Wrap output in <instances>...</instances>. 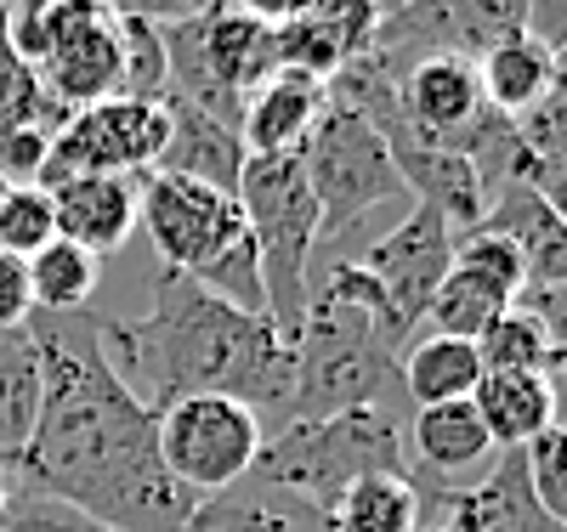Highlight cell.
<instances>
[{"label": "cell", "mask_w": 567, "mask_h": 532, "mask_svg": "<svg viewBox=\"0 0 567 532\" xmlns=\"http://www.w3.org/2000/svg\"><path fill=\"white\" fill-rule=\"evenodd\" d=\"M136 176H74L45 187L52 192V216H58V238L80 244L85 255H114L125 250V238L136 232Z\"/></svg>", "instance_id": "15"}, {"label": "cell", "mask_w": 567, "mask_h": 532, "mask_svg": "<svg viewBox=\"0 0 567 532\" xmlns=\"http://www.w3.org/2000/svg\"><path fill=\"white\" fill-rule=\"evenodd\" d=\"M403 425L409 419H398L386 408H347V414H329V419L278 425L272 437H261L250 476L272 481L284 493H301L307 504H318L329 515V504H336L358 476H374V470L414 476Z\"/></svg>", "instance_id": "4"}, {"label": "cell", "mask_w": 567, "mask_h": 532, "mask_svg": "<svg viewBox=\"0 0 567 532\" xmlns=\"http://www.w3.org/2000/svg\"><path fill=\"white\" fill-rule=\"evenodd\" d=\"M432 526V499L403 470L358 476L352 488L329 504V532H425Z\"/></svg>", "instance_id": "18"}, {"label": "cell", "mask_w": 567, "mask_h": 532, "mask_svg": "<svg viewBox=\"0 0 567 532\" xmlns=\"http://www.w3.org/2000/svg\"><path fill=\"white\" fill-rule=\"evenodd\" d=\"M528 34L550 52H567V0H528Z\"/></svg>", "instance_id": "37"}, {"label": "cell", "mask_w": 567, "mask_h": 532, "mask_svg": "<svg viewBox=\"0 0 567 532\" xmlns=\"http://www.w3.org/2000/svg\"><path fill=\"white\" fill-rule=\"evenodd\" d=\"M296 159H301V170L312 181V199H318V238H341L369 210H381L392 199H409L381 131L347 103H323L307 148Z\"/></svg>", "instance_id": "6"}, {"label": "cell", "mask_w": 567, "mask_h": 532, "mask_svg": "<svg viewBox=\"0 0 567 532\" xmlns=\"http://www.w3.org/2000/svg\"><path fill=\"white\" fill-rule=\"evenodd\" d=\"M159 108H165V154H159L154 170L205 181V187L227 192V199H239V176L250 165L239 131L199 114V108H187V103H176V96H159Z\"/></svg>", "instance_id": "13"}, {"label": "cell", "mask_w": 567, "mask_h": 532, "mask_svg": "<svg viewBox=\"0 0 567 532\" xmlns=\"http://www.w3.org/2000/svg\"><path fill=\"white\" fill-rule=\"evenodd\" d=\"M443 532H454V526H449V521H443Z\"/></svg>", "instance_id": "47"}, {"label": "cell", "mask_w": 567, "mask_h": 532, "mask_svg": "<svg viewBox=\"0 0 567 532\" xmlns=\"http://www.w3.org/2000/svg\"><path fill=\"white\" fill-rule=\"evenodd\" d=\"M0 510H7V465H0Z\"/></svg>", "instance_id": "44"}, {"label": "cell", "mask_w": 567, "mask_h": 532, "mask_svg": "<svg viewBox=\"0 0 567 532\" xmlns=\"http://www.w3.org/2000/svg\"><path fill=\"white\" fill-rule=\"evenodd\" d=\"M414 334L398 323L386 295L374 289V278L358 261L329 267L323 283H312L307 317L296 328V385H290V408L278 425L296 419H329L347 408H386L409 419L414 408L403 403V379L398 363L409 352Z\"/></svg>", "instance_id": "3"}, {"label": "cell", "mask_w": 567, "mask_h": 532, "mask_svg": "<svg viewBox=\"0 0 567 532\" xmlns=\"http://www.w3.org/2000/svg\"><path fill=\"white\" fill-rule=\"evenodd\" d=\"M392 96H398V119L420 136V142H437V148H460V136L477 125V114L488 108L483 103V80H477V63L471 58H425L414 63L409 74L392 80Z\"/></svg>", "instance_id": "11"}, {"label": "cell", "mask_w": 567, "mask_h": 532, "mask_svg": "<svg viewBox=\"0 0 567 532\" xmlns=\"http://www.w3.org/2000/svg\"><path fill=\"white\" fill-rule=\"evenodd\" d=\"M443 521L454 532H561L534 499L523 448H505L499 459H488V470L443 504Z\"/></svg>", "instance_id": "12"}, {"label": "cell", "mask_w": 567, "mask_h": 532, "mask_svg": "<svg viewBox=\"0 0 567 532\" xmlns=\"http://www.w3.org/2000/svg\"><path fill=\"white\" fill-rule=\"evenodd\" d=\"M545 379H550V425L567 430V363H550Z\"/></svg>", "instance_id": "39"}, {"label": "cell", "mask_w": 567, "mask_h": 532, "mask_svg": "<svg viewBox=\"0 0 567 532\" xmlns=\"http://www.w3.org/2000/svg\"><path fill=\"white\" fill-rule=\"evenodd\" d=\"M449 23L460 34V52L477 63L488 45L511 40V34H528V0H443Z\"/></svg>", "instance_id": "29"}, {"label": "cell", "mask_w": 567, "mask_h": 532, "mask_svg": "<svg viewBox=\"0 0 567 532\" xmlns=\"http://www.w3.org/2000/svg\"><path fill=\"white\" fill-rule=\"evenodd\" d=\"M23 125H40V131L58 136V131L69 125V108L40 85L34 63L18 58L12 29H7V0H0V136H7V131H23Z\"/></svg>", "instance_id": "23"}, {"label": "cell", "mask_w": 567, "mask_h": 532, "mask_svg": "<svg viewBox=\"0 0 567 532\" xmlns=\"http://www.w3.org/2000/svg\"><path fill=\"white\" fill-rule=\"evenodd\" d=\"M0 532H103L85 510L40 493V488H23V481L7 476V510H0Z\"/></svg>", "instance_id": "31"}, {"label": "cell", "mask_w": 567, "mask_h": 532, "mask_svg": "<svg viewBox=\"0 0 567 532\" xmlns=\"http://www.w3.org/2000/svg\"><path fill=\"white\" fill-rule=\"evenodd\" d=\"M539 192H545V205L561 216V227H567V170H550V176L539 181Z\"/></svg>", "instance_id": "40"}, {"label": "cell", "mask_w": 567, "mask_h": 532, "mask_svg": "<svg viewBox=\"0 0 567 532\" xmlns=\"http://www.w3.org/2000/svg\"><path fill=\"white\" fill-rule=\"evenodd\" d=\"M477 80H483V103L494 114L523 119L556 91V52L539 45L534 34H511L477 58Z\"/></svg>", "instance_id": "19"}, {"label": "cell", "mask_w": 567, "mask_h": 532, "mask_svg": "<svg viewBox=\"0 0 567 532\" xmlns=\"http://www.w3.org/2000/svg\"><path fill=\"white\" fill-rule=\"evenodd\" d=\"M301 18L336 45L341 63H358L374 45V29H381V7L374 0H307Z\"/></svg>", "instance_id": "30"}, {"label": "cell", "mask_w": 567, "mask_h": 532, "mask_svg": "<svg viewBox=\"0 0 567 532\" xmlns=\"http://www.w3.org/2000/svg\"><path fill=\"white\" fill-rule=\"evenodd\" d=\"M120 379L154 414L187 397H233L284 419L296 385L290 341L261 317L216 301L182 272L154 278V301L136 323H103Z\"/></svg>", "instance_id": "2"}, {"label": "cell", "mask_w": 567, "mask_h": 532, "mask_svg": "<svg viewBox=\"0 0 567 532\" xmlns=\"http://www.w3.org/2000/svg\"><path fill=\"white\" fill-rule=\"evenodd\" d=\"M374 7H381V18H386V12H398V7H409V0H374Z\"/></svg>", "instance_id": "41"}, {"label": "cell", "mask_w": 567, "mask_h": 532, "mask_svg": "<svg viewBox=\"0 0 567 532\" xmlns=\"http://www.w3.org/2000/svg\"><path fill=\"white\" fill-rule=\"evenodd\" d=\"M567 80V52H556V85Z\"/></svg>", "instance_id": "43"}, {"label": "cell", "mask_w": 567, "mask_h": 532, "mask_svg": "<svg viewBox=\"0 0 567 532\" xmlns=\"http://www.w3.org/2000/svg\"><path fill=\"white\" fill-rule=\"evenodd\" d=\"M398 379H403V403L409 408H443V403H465L483 379V363H477V346L471 341H449V334H414L403 363H398Z\"/></svg>", "instance_id": "20"}, {"label": "cell", "mask_w": 567, "mask_h": 532, "mask_svg": "<svg viewBox=\"0 0 567 532\" xmlns=\"http://www.w3.org/2000/svg\"><path fill=\"white\" fill-rule=\"evenodd\" d=\"M136 221L159 255V272H182V278H199L245 238L239 199H227V192L205 181H187V176H159V170L142 176Z\"/></svg>", "instance_id": "8"}, {"label": "cell", "mask_w": 567, "mask_h": 532, "mask_svg": "<svg viewBox=\"0 0 567 532\" xmlns=\"http://www.w3.org/2000/svg\"><path fill=\"white\" fill-rule=\"evenodd\" d=\"M103 12H114L109 0H18V7H7V29H12L18 58L40 63L69 29H80L85 18H103Z\"/></svg>", "instance_id": "26"}, {"label": "cell", "mask_w": 567, "mask_h": 532, "mask_svg": "<svg viewBox=\"0 0 567 532\" xmlns=\"http://www.w3.org/2000/svg\"><path fill=\"white\" fill-rule=\"evenodd\" d=\"M550 363H567V346H556V352H550Z\"/></svg>", "instance_id": "45"}, {"label": "cell", "mask_w": 567, "mask_h": 532, "mask_svg": "<svg viewBox=\"0 0 567 532\" xmlns=\"http://www.w3.org/2000/svg\"><path fill=\"white\" fill-rule=\"evenodd\" d=\"M34 74L69 114L120 96V23H114V12L85 18L80 29H69L52 52L34 63Z\"/></svg>", "instance_id": "14"}, {"label": "cell", "mask_w": 567, "mask_h": 532, "mask_svg": "<svg viewBox=\"0 0 567 532\" xmlns=\"http://www.w3.org/2000/svg\"><path fill=\"white\" fill-rule=\"evenodd\" d=\"M45 403L29 448L7 465L12 481L85 510L103 532H182L194 493L159 459V414L120 379L103 317L34 312Z\"/></svg>", "instance_id": "1"}, {"label": "cell", "mask_w": 567, "mask_h": 532, "mask_svg": "<svg viewBox=\"0 0 567 532\" xmlns=\"http://www.w3.org/2000/svg\"><path fill=\"white\" fill-rule=\"evenodd\" d=\"M516 131H523L528 154L539 159V170H545V176H550V170H567V80L545 96V103H539L534 114L516 119Z\"/></svg>", "instance_id": "34"}, {"label": "cell", "mask_w": 567, "mask_h": 532, "mask_svg": "<svg viewBox=\"0 0 567 532\" xmlns=\"http://www.w3.org/2000/svg\"><path fill=\"white\" fill-rule=\"evenodd\" d=\"M227 7H233V12H245V18H256V23H267V29H278V23L301 18L307 0H227Z\"/></svg>", "instance_id": "38"}, {"label": "cell", "mask_w": 567, "mask_h": 532, "mask_svg": "<svg viewBox=\"0 0 567 532\" xmlns=\"http://www.w3.org/2000/svg\"><path fill=\"white\" fill-rule=\"evenodd\" d=\"M550 334L528 317V312H505L477 334V363L483 374H545L550 368Z\"/></svg>", "instance_id": "27"}, {"label": "cell", "mask_w": 567, "mask_h": 532, "mask_svg": "<svg viewBox=\"0 0 567 532\" xmlns=\"http://www.w3.org/2000/svg\"><path fill=\"white\" fill-rule=\"evenodd\" d=\"M454 238L460 232L449 227V216H437L432 205H414L386 238H374V244L363 250V261H358L409 334H420L443 278L454 272Z\"/></svg>", "instance_id": "10"}, {"label": "cell", "mask_w": 567, "mask_h": 532, "mask_svg": "<svg viewBox=\"0 0 567 532\" xmlns=\"http://www.w3.org/2000/svg\"><path fill=\"white\" fill-rule=\"evenodd\" d=\"M425 532H443V526H425Z\"/></svg>", "instance_id": "46"}, {"label": "cell", "mask_w": 567, "mask_h": 532, "mask_svg": "<svg viewBox=\"0 0 567 532\" xmlns=\"http://www.w3.org/2000/svg\"><path fill=\"white\" fill-rule=\"evenodd\" d=\"M505 312H511V295H505V289H494L488 278L454 267V272L443 278L437 301H432V312H425L420 328H425V334H449V341H471V346H477V334H483L494 317H505Z\"/></svg>", "instance_id": "25"}, {"label": "cell", "mask_w": 567, "mask_h": 532, "mask_svg": "<svg viewBox=\"0 0 567 532\" xmlns=\"http://www.w3.org/2000/svg\"><path fill=\"white\" fill-rule=\"evenodd\" d=\"M0 192H7V181H0Z\"/></svg>", "instance_id": "48"}, {"label": "cell", "mask_w": 567, "mask_h": 532, "mask_svg": "<svg viewBox=\"0 0 567 532\" xmlns=\"http://www.w3.org/2000/svg\"><path fill=\"white\" fill-rule=\"evenodd\" d=\"M471 408L483 414L494 448H528L539 430H550V379L545 374H483Z\"/></svg>", "instance_id": "22"}, {"label": "cell", "mask_w": 567, "mask_h": 532, "mask_svg": "<svg viewBox=\"0 0 567 532\" xmlns=\"http://www.w3.org/2000/svg\"><path fill=\"white\" fill-rule=\"evenodd\" d=\"M261 453V414L233 397H187L159 408V459L176 488L210 499L245 481Z\"/></svg>", "instance_id": "7"}, {"label": "cell", "mask_w": 567, "mask_h": 532, "mask_svg": "<svg viewBox=\"0 0 567 532\" xmlns=\"http://www.w3.org/2000/svg\"><path fill=\"white\" fill-rule=\"evenodd\" d=\"M45 403V379H40V346L29 323L0 334V465H12L29 437H34V419Z\"/></svg>", "instance_id": "21"}, {"label": "cell", "mask_w": 567, "mask_h": 532, "mask_svg": "<svg viewBox=\"0 0 567 532\" xmlns=\"http://www.w3.org/2000/svg\"><path fill=\"white\" fill-rule=\"evenodd\" d=\"M323 85L307 74H272L261 91L245 96V119H239V142L250 159H290L307 148V136L323 114Z\"/></svg>", "instance_id": "16"}, {"label": "cell", "mask_w": 567, "mask_h": 532, "mask_svg": "<svg viewBox=\"0 0 567 532\" xmlns=\"http://www.w3.org/2000/svg\"><path fill=\"white\" fill-rule=\"evenodd\" d=\"M159 154H165V108L109 96V103L69 114V125L52 136L40 187H58L74 176H154Z\"/></svg>", "instance_id": "9"}, {"label": "cell", "mask_w": 567, "mask_h": 532, "mask_svg": "<svg viewBox=\"0 0 567 532\" xmlns=\"http://www.w3.org/2000/svg\"><path fill=\"white\" fill-rule=\"evenodd\" d=\"M523 459H528V481H534L539 510L567 532V430L561 425L539 430V437L523 448Z\"/></svg>", "instance_id": "33"}, {"label": "cell", "mask_w": 567, "mask_h": 532, "mask_svg": "<svg viewBox=\"0 0 567 532\" xmlns=\"http://www.w3.org/2000/svg\"><path fill=\"white\" fill-rule=\"evenodd\" d=\"M454 267L488 278L494 289H505L511 301H516V289H523V278H528L516 244H511V238H499V232H488V227H471V232L454 238Z\"/></svg>", "instance_id": "32"}, {"label": "cell", "mask_w": 567, "mask_h": 532, "mask_svg": "<svg viewBox=\"0 0 567 532\" xmlns=\"http://www.w3.org/2000/svg\"><path fill=\"white\" fill-rule=\"evenodd\" d=\"M103 283V261L85 255L69 238H52L40 255H29V289H34V312H85V301Z\"/></svg>", "instance_id": "24"}, {"label": "cell", "mask_w": 567, "mask_h": 532, "mask_svg": "<svg viewBox=\"0 0 567 532\" xmlns=\"http://www.w3.org/2000/svg\"><path fill=\"white\" fill-rule=\"evenodd\" d=\"M58 238V216H52V192L45 187H7L0 192V250L29 261Z\"/></svg>", "instance_id": "28"}, {"label": "cell", "mask_w": 567, "mask_h": 532, "mask_svg": "<svg viewBox=\"0 0 567 532\" xmlns=\"http://www.w3.org/2000/svg\"><path fill=\"white\" fill-rule=\"evenodd\" d=\"M182 532H329V515L301 493H284L261 476H245L233 488L199 499Z\"/></svg>", "instance_id": "17"}, {"label": "cell", "mask_w": 567, "mask_h": 532, "mask_svg": "<svg viewBox=\"0 0 567 532\" xmlns=\"http://www.w3.org/2000/svg\"><path fill=\"white\" fill-rule=\"evenodd\" d=\"M239 210L256 244L261 267V295H267V323L296 341L312 295V250H318V199L301 159H250L239 176Z\"/></svg>", "instance_id": "5"}, {"label": "cell", "mask_w": 567, "mask_h": 532, "mask_svg": "<svg viewBox=\"0 0 567 532\" xmlns=\"http://www.w3.org/2000/svg\"><path fill=\"white\" fill-rule=\"evenodd\" d=\"M34 317V289H29V261L0 250V334L23 328Z\"/></svg>", "instance_id": "36"}, {"label": "cell", "mask_w": 567, "mask_h": 532, "mask_svg": "<svg viewBox=\"0 0 567 532\" xmlns=\"http://www.w3.org/2000/svg\"><path fill=\"white\" fill-rule=\"evenodd\" d=\"M45 154H52V131H40V125L7 131L0 136V181L7 187H40Z\"/></svg>", "instance_id": "35"}, {"label": "cell", "mask_w": 567, "mask_h": 532, "mask_svg": "<svg viewBox=\"0 0 567 532\" xmlns=\"http://www.w3.org/2000/svg\"><path fill=\"white\" fill-rule=\"evenodd\" d=\"M221 7H227V0H199V12H205V18H210V12H221Z\"/></svg>", "instance_id": "42"}]
</instances>
